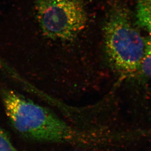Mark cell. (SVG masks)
Returning <instances> with one entry per match:
<instances>
[{"label":"cell","instance_id":"cell-1","mask_svg":"<svg viewBox=\"0 0 151 151\" xmlns=\"http://www.w3.org/2000/svg\"><path fill=\"white\" fill-rule=\"evenodd\" d=\"M1 96L7 117L24 137L52 143L70 142L76 138L74 130L45 107L10 89L3 90Z\"/></svg>","mask_w":151,"mask_h":151},{"label":"cell","instance_id":"cell-2","mask_svg":"<svg viewBox=\"0 0 151 151\" xmlns=\"http://www.w3.org/2000/svg\"><path fill=\"white\" fill-rule=\"evenodd\" d=\"M105 47L109 60L121 73L132 74L140 70L146 41L125 13L116 11L104 26Z\"/></svg>","mask_w":151,"mask_h":151},{"label":"cell","instance_id":"cell-3","mask_svg":"<svg viewBox=\"0 0 151 151\" xmlns=\"http://www.w3.org/2000/svg\"><path fill=\"white\" fill-rule=\"evenodd\" d=\"M36 12L43 32L55 40H73L87 24V13L79 0H38Z\"/></svg>","mask_w":151,"mask_h":151},{"label":"cell","instance_id":"cell-4","mask_svg":"<svg viewBox=\"0 0 151 151\" xmlns=\"http://www.w3.org/2000/svg\"><path fill=\"white\" fill-rule=\"evenodd\" d=\"M137 17L140 25L151 34V0H138Z\"/></svg>","mask_w":151,"mask_h":151},{"label":"cell","instance_id":"cell-5","mask_svg":"<svg viewBox=\"0 0 151 151\" xmlns=\"http://www.w3.org/2000/svg\"><path fill=\"white\" fill-rule=\"evenodd\" d=\"M139 70L144 76L151 79V39L146 41L145 53Z\"/></svg>","mask_w":151,"mask_h":151},{"label":"cell","instance_id":"cell-6","mask_svg":"<svg viewBox=\"0 0 151 151\" xmlns=\"http://www.w3.org/2000/svg\"><path fill=\"white\" fill-rule=\"evenodd\" d=\"M0 151H18L0 126Z\"/></svg>","mask_w":151,"mask_h":151}]
</instances>
